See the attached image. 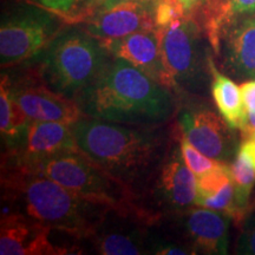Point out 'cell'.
<instances>
[{"instance_id": "28", "label": "cell", "mask_w": 255, "mask_h": 255, "mask_svg": "<svg viewBox=\"0 0 255 255\" xmlns=\"http://www.w3.org/2000/svg\"><path fill=\"white\" fill-rule=\"evenodd\" d=\"M235 253L255 255V214L247 215L244 221L241 235L238 239Z\"/></svg>"}, {"instance_id": "1", "label": "cell", "mask_w": 255, "mask_h": 255, "mask_svg": "<svg viewBox=\"0 0 255 255\" xmlns=\"http://www.w3.org/2000/svg\"><path fill=\"white\" fill-rule=\"evenodd\" d=\"M76 101L87 117L142 127L165 122L175 105L170 89L114 56Z\"/></svg>"}, {"instance_id": "13", "label": "cell", "mask_w": 255, "mask_h": 255, "mask_svg": "<svg viewBox=\"0 0 255 255\" xmlns=\"http://www.w3.org/2000/svg\"><path fill=\"white\" fill-rule=\"evenodd\" d=\"M150 225L136 219L124 218L110 210L87 241L92 250L103 255L150 254Z\"/></svg>"}, {"instance_id": "18", "label": "cell", "mask_w": 255, "mask_h": 255, "mask_svg": "<svg viewBox=\"0 0 255 255\" xmlns=\"http://www.w3.org/2000/svg\"><path fill=\"white\" fill-rule=\"evenodd\" d=\"M209 72L212 76V95L220 115L233 129L241 130L247 120L241 88L232 78L223 75L209 57Z\"/></svg>"}, {"instance_id": "30", "label": "cell", "mask_w": 255, "mask_h": 255, "mask_svg": "<svg viewBox=\"0 0 255 255\" xmlns=\"http://www.w3.org/2000/svg\"><path fill=\"white\" fill-rule=\"evenodd\" d=\"M150 254L157 255H189L193 254L186 245L176 241H169L164 239L152 240L150 244Z\"/></svg>"}, {"instance_id": "10", "label": "cell", "mask_w": 255, "mask_h": 255, "mask_svg": "<svg viewBox=\"0 0 255 255\" xmlns=\"http://www.w3.org/2000/svg\"><path fill=\"white\" fill-rule=\"evenodd\" d=\"M155 4L142 0H124L95 12L79 24L83 30L101 41L119 39L133 32L157 30Z\"/></svg>"}, {"instance_id": "3", "label": "cell", "mask_w": 255, "mask_h": 255, "mask_svg": "<svg viewBox=\"0 0 255 255\" xmlns=\"http://www.w3.org/2000/svg\"><path fill=\"white\" fill-rule=\"evenodd\" d=\"M72 130L83 154L130 184L157 163L164 149L163 137L154 130L87 116L73 123Z\"/></svg>"}, {"instance_id": "22", "label": "cell", "mask_w": 255, "mask_h": 255, "mask_svg": "<svg viewBox=\"0 0 255 255\" xmlns=\"http://www.w3.org/2000/svg\"><path fill=\"white\" fill-rule=\"evenodd\" d=\"M195 206L205 207V208L225 213L237 225L242 223L245 221V219H246V216L240 212V209H239L237 205V201H235V189L233 180L229 181L228 183H226L215 195L197 201Z\"/></svg>"}, {"instance_id": "26", "label": "cell", "mask_w": 255, "mask_h": 255, "mask_svg": "<svg viewBox=\"0 0 255 255\" xmlns=\"http://www.w3.org/2000/svg\"><path fill=\"white\" fill-rule=\"evenodd\" d=\"M120 1H124V0H84L77 11L66 17L64 21H65V24H79L89 15L94 14L95 12L100 11L102 8L109 7V6L117 4ZM142 1L157 2L158 0H142Z\"/></svg>"}, {"instance_id": "4", "label": "cell", "mask_w": 255, "mask_h": 255, "mask_svg": "<svg viewBox=\"0 0 255 255\" xmlns=\"http://www.w3.org/2000/svg\"><path fill=\"white\" fill-rule=\"evenodd\" d=\"M17 164L45 175L82 199L124 218L136 219L150 226L157 222L158 215L142 205L132 184L114 176L82 151L58 155L36 163Z\"/></svg>"}, {"instance_id": "11", "label": "cell", "mask_w": 255, "mask_h": 255, "mask_svg": "<svg viewBox=\"0 0 255 255\" xmlns=\"http://www.w3.org/2000/svg\"><path fill=\"white\" fill-rule=\"evenodd\" d=\"M183 136L202 154L216 161L227 162L237 154L233 128L207 108L183 110L178 117Z\"/></svg>"}, {"instance_id": "14", "label": "cell", "mask_w": 255, "mask_h": 255, "mask_svg": "<svg viewBox=\"0 0 255 255\" xmlns=\"http://www.w3.org/2000/svg\"><path fill=\"white\" fill-rule=\"evenodd\" d=\"M180 229L184 245L193 254H227L232 219L225 213L209 208L182 210Z\"/></svg>"}, {"instance_id": "16", "label": "cell", "mask_w": 255, "mask_h": 255, "mask_svg": "<svg viewBox=\"0 0 255 255\" xmlns=\"http://www.w3.org/2000/svg\"><path fill=\"white\" fill-rule=\"evenodd\" d=\"M156 190L161 200L174 210L182 212L195 205L197 197L196 175L184 162L180 144L171 149L162 165Z\"/></svg>"}, {"instance_id": "17", "label": "cell", "mask_w": 255, "mask_h": 255, "mask_svg": "<svg viewBox=\"0 0 255 255\" xmlns=\"http://www.w3.org/2000/svg\"><path fill=\"white\" fill-rule=\"evenodd\" d=\"M221 50L229 75L241 81L255 78V14L229 25L222 36Z\"/></svg>"}, {"instance_id": "34", "label": "cell", "mask_w": 255, "mask_h": 255, "mask_svg": "<svg viewBox=\"0 0 255 255\" xmlns=\"http://www.w3.org/2000/svg\"><path fill=\"white\" fill-rule=\"evenodd\" d=\"M240 148L248 155V157L251 158L252 163H253L255 167V137L242 139Z\"/></svg>"}, {"instance_id": "19", "label": "cell", "mask_w": 255, "mask_h": 255, "mask_svg": "<svg viewBox=\"0 0 255 255\" xmlns=\"http://www.w3.org/2000/svg\"><path fill=\"white\" fill-rule=\"evenodd\" d=\"M30 121L28 115L9 91L8 75L2 73L0 83V130L6 148H11L20 141Z\"/></svg>"}, {"instance_id": "32", "label": "cell", "mask_w": 255, "mask_h": 255, "mask_svg": "<svg viewBox=\"0 0 255 255\" xmlns=\"http://www.w3.org/2000/svg\"><path fill=\"white\" fill-rule=\"evenodd\" d=\"M180 1L182 2L187 13L191 15V17H195L201 23V20H202L203 9H205L207 4V0H180ZM201 25H202V23H201Z\"/></svg>"}, {"instance_id": "20", "label": "cell", "mask_w": 255, "mask_h": 255, "mask_svg": "<svg viewBox=\"0 0 255 255\" xmlns=\"http://www.w3.org/2000/svg\"><path fill=\"white\" fill-rule=\"evenodd\" d=\"M231 170L235 189V201L240 212L247 218L251 194L255 184V167L240 146L231 164Z\"/></svg>"}, {"instance_id": "9", "label": "cell", "mask_w": 255, "mask_h": 255, "mask_svg": "<svg viewBox=\"0 0 255 255\" xmlns=\"http://www.w3.org/2000/svg\"><path fill=\"white\" fill-rule=\"evenodd\" d=\"M81 152L72 124L31 120L17 144L7 148L2 159L17 163H36L58 155Z\"/></svg>"}, {"instance_id": "25", "label": "cell", "mask_w": 255, "mask_h": 255, "mask_svg": "<svg viewBox=\"0 0 255 255\" xmlns=\"http://www.w3.org/2000/svg\"><path fill=\"white\" fill-rule=\"evenodd\" d=\"M187 13L180 0H158L155 4V21L157 27H163L181 19Z\"/></svg>"}, {"instance_id": "6", "label": "cell", "mask_w": 255, "mask_h": 255, "mask_svg": "<svg viewBox=\"0 0 255 255\" xmlns=\"http://www.w3.org/2000/svg\"><path fill=\"white\" fill-rule=\"evenodd\" d=\"M162 57L171 76L174 89L197 94L205 89L209 72V55L205 52V28L195 17L186 15L157 27Z\"/></svg>"}, {"instance_id": "24", "label": "cell", "mask_w": 255, "mask_h": 255, "mask_svg": "<svg viewBox=\"0 0 255 255\" xmlns=\"http://www.w3.org/2000/svg\"><path fill=\"white\" fill-rule=\"evenodd\" d=\"M178 144H180L181 154H182L184 162L196 176L207 173L210 169L215 168L216 165L221 163V161L210 158L205 154H202L200 150H197L195 146L183 136V133L180 136V143Z\"/></svg>"}, {"instance_id": "5", "label": "cell", "mask_w": 255, "mask_h": 255, "mask_svg": "<svg viewBox=\"0 0 255 255\" xmlns=\"http://www.w3.org/2000/svg\"><path fill=\"white\" fill-rule=\"evenodd\" d=\"M111 58L113 55L98 38L82 27H70L52 40L36 65L52 90L76 101Z\"/></svg>"}, {"instance_id": "31", "label": "cell", "mask_w": 255, "mask_h": 255, "mask_svg": "<svg viewBox=\"0 0 255 255\" xmlns=\"http://www.w3.org/2000/svg\"><path fill=\"white\" fill-rule=\"evenodd\" d=\"M240 88L247 113H255V78L241 83Z\"/></svg>"}, {"instance_id": "15", "label": "cell", "mask_w": 255, "mask_h": 255, "mask_svg": "<svg viewBox=\"0 0 255 255\" xmlns=\"http://www.w3.org/2000/svg\"><path fill=\"white\" fill-rule=\"evenodd\" d=\"M114 57L122 58L168 89L174 82L165 69L157 30L133 32L119 39L102 41Z\"/></svg>"}, {"instance_id": "12", "label": "cell", "mask_w": 255, "mask_h": 255, "mask_svg": "<svg viewBox=\"0 0 255 255\" xmlns=\"http://www.w3.org/2000/svg\"><path fill=\"white\" fill-rule=\"evenodd\" d=\"M53 229L17 210H2L0 222L1 255H59L73 253L50 240Z\"/></svg>"}, {"instance_id": "21", "label": "cell", "mask_w": 255, "mask_h": 255, "mask_svg": "<svg viewBox=\"0 0 255 255\" xmlns=\"http://www.w3.org/2000/svg\"><path fill=\"white\" fill-rule=\"evenodd\" d=\"M227 5L228 0H207L206 7L203 9L201 23L215 55H220L221 51V38Z\"/></svg>"}, {"instance_id": "33", "label": "cell", "mask_w": 255, "mask_h": 255, "mask_svg": "<svg viewBox=\"0 0 255 255\" xmlns=\"http://www.w3.org/2000/svg\"><path fill=\"white\" fill-rule=\"evenodd\" d=\"M242 139L255 137V113H247V120L245 127L241 129Z\"/></svg>"}, {"instance_id": "23", "label": "cell", "mask_w": 255, "mask_h": 255, "mask_svg": "<svg viewBox=\"0 0 255 255\" xmlns=\"http://www.w3.org/2000/svg\"><path fill=\"white\" fill-rule=\"evenodd\" d=\"M232 170L231 165L227 162H221L215 168L210 169L207 173L196 176L197 182V197L199 200L206 199V197L215 195L221 188L232 181ZM195 202V205H196Z\"/></svg>"}, {"instance_id": "7", "label": "cell", "mask_w": 255, "mask_h": 255, "mask_svg": "<svg viewBox=\"0 0 255 255\" xmlns=\"http://www.w3.org/2000/svg\"><path fill=\"white\" fill-rule=\"evenodd\" d=\"M65 21L40 6H19L2 15L0 25V64L12 68L38 58L63 31Z\"/></svg>"}, {"instance_id": "29", "label": "cell", "mask_w": 255, "mask_h": 255, "mask_svg": "<svg viewBox=\"0 0 255 255\" xmlns=\"http://www.w3.org/2000/svg\"><path fill=\"white\" fill-rule=\"evenodd\" d=\"M83 1L84 0H28L31 4L38 5L58 14L63 20L77 11Z\"/></svg>"}, {"instance_id": "2", "label": "cell", "mask_w": 255, "mask_h": 255, "mask_svg": "<svg viewBox=\"0 0 255 255\" xmlns=\"http://www.w3.org/2000/svg\"><path fill=\"white\" fill-rule=\"evenodd\" d=\"M1 191L2 202L17 212L77 240H88L110 212L45 175L7 161L1 165Z\"/></svg>"}, {"instance_id": "8", "label": "cell", "mask_w": 255, "mask_h": 255, "mask_svg": "<svg viewBox=\"0 0 255 255\" xmlns=\"http://www.w3.org/2000/svg\"><path fill=\"white\" fill-rule=\"evenodd\" d=\"M9 79V91L31 120L73 124L85 115L77 101L52 90L40 76L37 65Z\"/></svg>"}, {"instance_id": "27", "label": "cell", "mask_w": 255, "mask_h": 255, "mask_svg": "<svg viewBox=\"0 0 255 255\" xmlns=\"http://www.w3.org/2000/svg\"><path fill=\"white\" fill-rule=\"evenodd\" d=\"M254 14L255 0H228L227 12H226L225 23H223L222 36L229 25L240 20V19L251 17V15Z\"/></svg>"}]
</instances>
